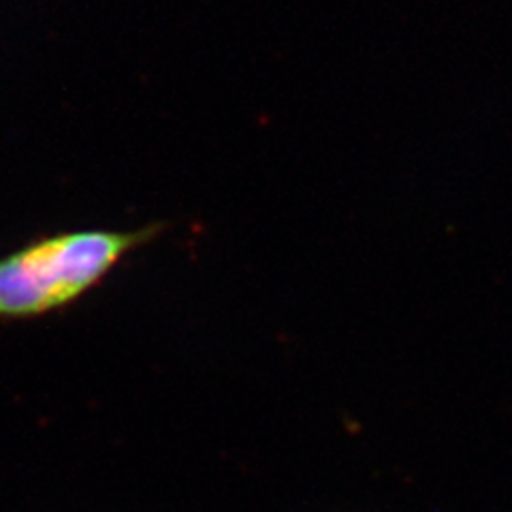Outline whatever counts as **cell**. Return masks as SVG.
Returning a JSON list of instances; mask_svg holds the SVG:
<instances>
[{
	"instance_id": "cell-1",
	"label": "cell",
	"mask_w": 512,
	"mask_h": 512,
	"mask_svg": "<svg viewBox=\"0 0 512 512\" xmlns=\"http://www.w3.org/2000/svg\"><path fill=\"white\" fill-rule=\"evenodd\" d=\"M160 231L148 224L133 231L79 229L35 237L0 259V323L73 306Z\"/></svg>"
}]
</instances>
